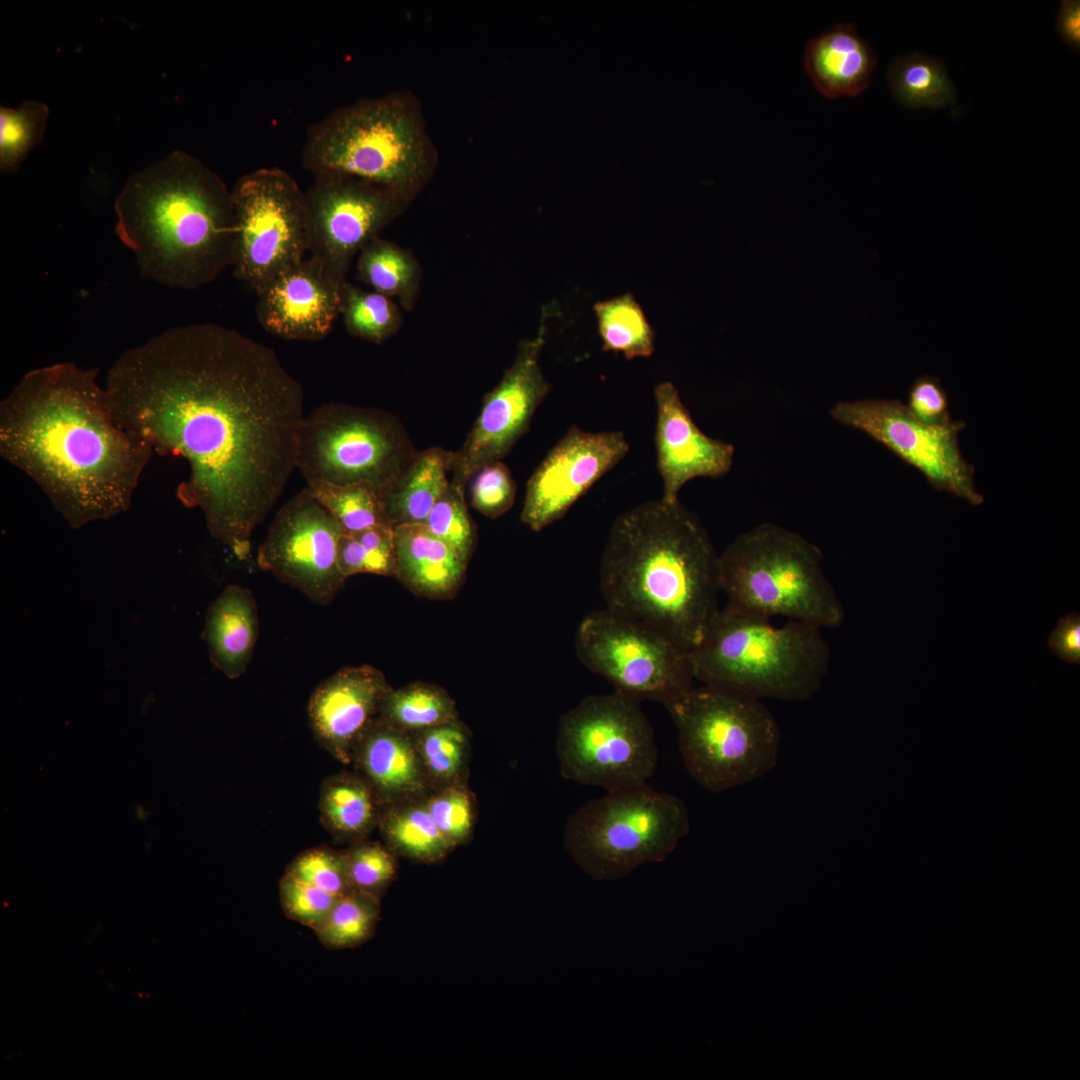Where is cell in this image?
Instances as JSON below:
<instances>
[{
    "label": "cell",
    "instance_id": "obj_1",
    "mask_svg": "<svg viewBox=\"0 0 1080 1080\" xmlns=\"http://www.w3.org/2000/svg\"><path fill=\"white\" fill-rule=\"evenodd\" d=\"M105 391L118 426L189 476L177 490L239 559L296 469L304 393L270 347L215 323L170 328L126 350Z\"/></svg>",
    "mask_w": 1080,
    "mask_h": 1080
},
{
    "label": "cell",
    "instance_id": "obj_2",
    "mask_svg": "<svg viewBox=\"0 0 1080 1080\" xmlns=\"http://www.w3.org/2000/svg\"><path fill=\"white\" fill-rule=\"evenodd\" d=\"M98 370L61 362L27 372L0 403V455L72 528L127 511L152 448L115 422Z\"/></svg>",
    "mask_w": 1080,
    "mask_h": 1080
},
{
    "label": "cell",
    "instance_id": "obj_3",
    "mask_svg": "<svg viewBox=\"0 0 1080 1080\" xmlns=\"http://www.w3.org/2000/svg\"><path fill=\"white\" fill-rule=\"evenodd\" d=\"M600 588L606 608L691 651L720 608L719 554L698 516L680 500H650L611 525Z\"/></svg>",
    "mask_w": 1080,
    "mask_h": 1080
},
{
    "label": "cell",
    "instance_id": "obj_4",
    "mask_svg": "<svg viewBox=\"0 0 1080 1080\" xmlns=\"http://www.w3.org/2000/svg\"><path fill=\"white\" fill-rule=\"evenodd\" d=\"M114 209L115 232L147 280L192 290L232 266L231 189L183 150L131 175Z\"/></svg>",
    "mask_w": 1080,
    "mask_h": 1080
},
{
    "label": "cell",
    "instance_id": "obj_5",
    "mask_svg": "<svg viewBox=\"0 0 1080 1080\" xmlns=\"http://www.w3.org/2000/svg\"><path fill=\"white\" fill-rule=\"evenodd\" d=\"M695 680L758 700L804 701L821 688L830 649L821 629L770 618L726 604L690 651Z\"/></svg>",
    "mask_w": 1080,
    "mask_h": 1080
},
{
    "label": "cell",
    "instance_id": "obj_6",
    "mask_svg": "<svg viewBox=\"0 0 1080 1080\" xmlns=\"http://www.w3.org/2000/svg\"><path fill=\"white\" fill-rule=\"evenodd\" d=\"M302 165L385 186L413 200L431 177L436 152L412 94L393 91L341 106L311 124Z\"/></svg>",
    "mask_w": 1080,
    "mask_h": 1080
},
{
    "label": "cell",
    "instance_id": "obj_7",
    "mask_svg": "<svg viewBox=\"0 0 1080 1080\" xmlns=\"http://www.w3.org/2000/svg\"><path fill=\"white\" fill-rule=\"evenodd\" d=\"M822 560L820 549L800 534L761 523L719 554L721 592L727 604L747 613L782 616L821 630L836 628L844 620V608Z\"/></svg>",
    "mask_w": 1080,
    "mask_h": 1080
},
{
    "label": "cell",
    "instance_id": "obj_8",
    "mask_svg": "<svg viewBox=\"0 0 1080 1080\" xmlns=\"http://www.w3.org/2000/svg\"><path fill=\"white\" fill-rule=\"evenodd\" d=\"M665 707L689 775L709 792L753 782L775 767L780 730L761 700L702 685Z\"/></svg>",
    "mask_w": 1080,
    "mask_h": 1080
},
{
    "label": "cell",
    "instance_id": "obj_9",
    "mask_svg": "<svg viewBox=\"0 0 1080 1080\" xmlns=\"http://www.w3.org/2000/svg\"><path fill=\"white\" fill-rule=\"evenodd\" d=\"M690 828L685 803L647 783L607 792L567 819L566 849L595 880H616L664 861Z\"/></svg>",
    "mask_w": 1080,
    "mask_h": 1080
},
{
    "label": "cell",
    "instance_id": "obj_10",
    "mask_svg": "<svg viewBox=\"0 0 1080 1080\" xmlns=\"http://www.w3.org/2000/svg\"><path fill=\"white\" fill-rule=\"evenodd\" d=\"M417 453L393 415L330 402L304 416L296 469L306 482H367L383 495Z\"/></svg>",
    "mask_w": 1080,
    "mask_h": 1080
},
{
    "label": "cell",
    "instance_id": "obj_11",
    "mask_svg": "<svg viewBox=\"0 0 1080 1080\" xmlns=\"http://www.w3.org/2000/svg\"><path fill=\"white\" fill-rule=\"evenodd\" d=\"M557 755L566 779L607 792L647 783L658 761L641 702L617 691L587 696L561 717Z\"/></svg>",
    "mask_w": 1080,
    "mask_h": 1080
},
{
    "label": "cell",
    "instance_id": "obj_12",
    "mask_svg": "<svg viewBox=\"0 0 1080 1080\" xmlns=\"http://www.w3.org/2000/svg\"><path fill=\"white\" fill-rule=\"evenodd\" d=\"M234 276L256 295L303 259L307 247L305 191L279 167L241 176L231 188Z\"/></svg>",
    "mask_w": 1080,
    "mask_h": 1080
},
{
    "label": "cell",
    "instance_id": "obj_13",
    "mask_svg": "<svg viewBox=\"0 0 1080 1080\" xmlns=\"http://www.w3.org/2000/svg\"><path fill=\"white\" fill-rule=\"evenodd\" d=\"M579 660L614 691L664 706L693 686L690 651L666 634L608 608L586 615L575 634Z\"/></svg>",
    "mask_w": 1080,
    "mask_h": 1080
},
{
    "label": "cell",
    "instance_id": "obj_14",
    "mask_svg": "<svg viewBox=\"0 0 1080 1080\" xmlns=\"http://www.w3.org/2000/svg\"><path fill=\"white\" fill-rule=\"evenodd\" d=\"M307 247L340 285L356 255L411 202L398 192L338 173L313 174L305 191Z\"/></svg>",
    "mask_w": 1080,
    "mask_h": 1080
},
{
    "label": "cell",
    "instance_id": "obj_15",
    "mask_svg": "<svg viewBox=\"0 0 1080 1080\" xmlns=\"http://www.w3.org/2000/svg\"><path fill=\"white\" fill-rule=\"evenodd\" d=\"M830 415L885 446L917 469L932 488L973 506L983 503L974 483V467L965 460L959 446L964 421L931 426L918 420L899 400L886 399L839 402Z\"/></svg>",
    "mask_w": 1080,
    "mask_h": 1080
},
{
    "label": "cell",
    "instance_id": "obj_16",
    "mask_svg": "<svg viewBox=\"0 0 1080 1080\" xmlns=\"http://www.w3.org/2000/svg\"><path fill=\"white\" fill-rule=\"evenodd\" d=\"M343 532L308 488L290 498L274 517L257 564L318 604L330 603L345 582L337 563Z\"/></svg>",
    "mask_w": 1080,
    "mask_h": 1080
},
{
    "label": "cell",
    "instance_id": "obj_17",
    "mask_svg": "<svg viewBox=\"0 0 1080 1080\" xmlns=\"http://www.w3.org/2000/svg\"><path fill=\"white\" fill-rule=\"evenodd\" d=\"M546 324L536 336L519 343L512 365L486 394L482 409L465 442L450 454L451 485L465 492L468 481L486 464L500 461L529 428L532 417L550 392L540 367Z\"/></svg>",
    "mask_w": 1080,
    "mask_h": 1080
},
{
    "label": "cell",
    "instance_id": "obj_18",
    "mask_svg": "<svg viewBox=\"0 0 1080 1080\" xmlns=\"http://www.w3.org/2000/svg\"><path fill=\"white\" fill-rule=\"evenodd\" d=\"M629 449L621 431L594 433L571 426L529 478L521 521L540 531L562 518Z\"/></svg>",
    "mask_w": 1080,
    "mask_h": 1080
},
{
    "label": "cell",
    "instance_id": "obj_19",
    "mask_svg": "<svg viewBox=\"0 0 1080 1080\" xmlns=\"http://www.w3.org/2000/svg\"><path fill=\"white\" fill-rule=\"evenodd\" d=\"M341 287L320 262L304 258L257 294V319L276 337L320 341L340 315Z\"/></svg>",
    "mask_w": 1080,
    "mask_h": 1080
},
{
    "label": "cell",
    "instance_id": "obj_20",
    "mask_svg": "<svg viewBox=\"0 0 1080 1080\" xmlns=\"http://www.w3.org/2000/svg\"><path fill=\"white\" fill-rule=\"evenodd\" d=\"M390 689L383 672L368 664L344 667L326 678L308 702L317 742L339 762L351 763L357 743L378 717Z\"/></svg>",
    "mask_w": 1080,
    "mask_h": 1080
},
{
    "label": "cell",
    "instance_id": "obj_21",
    "mask_svg": "<svg viewBox=\"0 0 1080 1080\" xmlns=\"http://www.w3.org/2000/svg\"><path fill=\"white\" fill-rule=\"evenodd\" d=\"M657 420L655 449L662 480L661 498L679 501L682 487L697 477H721L733 464L734 446L709 437L693 421L678 390L662 382L654 390Z\"/></svg>",
    "mask_w": 1080,
    "mask_h": 1080
},
{
    "label": "cell",
    "instance_id": "obj_22",
    "mask_svg": "<svg viewBox=\"0 0 1080 1080\" xmlns=\"http://www.w3.org/2000/svg\"><path fill=\"white\" fill-rule=\"evenodd\" d=\"M351 763L383 806L411 799L425 787V769L412 734L379 717L357 743Z\"/></svg>",
    "mask_w": 1080,
    "mask_h": 1080
},
{
    "label": "cell",
    "instance_id": "obj_23",
    "mask_svg": "<svg viewBox=\"0 0 1080 1080\" xmlns=\"http://www.w3.org/2000/svg\"><path fill=\"white\" fill-rule=\"evenodd\" d=\"M804 65L826 98L855 97L869 87L877 57L854 24L837 23L808 42Z\"/></svg>",
    "mask_w": 1080,
    "mask_h": 1080
},
{
    "label": "cell",
    "instance_id": "obj_24",
    "mask_svg": "<svg viewBox=\"0 0 1080 1080\" xmlns=\"http://www.w3.org/2000/svg\"><path fill=\"white\" fill-rule=\"evenodd\" d=\"M395 577L411 592L431 599L452 597L463 583L467 565L425 524L394 528Z\"/></svg>",
    "mask_w": 1080,
    "mask_h": 1080
},
{
    "label": "cell",
    "instance_id": "obj_25",
    "mask_svg": "<svg viewBox=\"0 0 1080 1080\" xmlns=\"http://www.w3.org/2000/svg\"><path fill=\"white\" fill-rule=\"evenodd\" d=\"M259 633L257 604L252 592L231 584L210 604L204 640L212 664L230 679L247 670Z\"/></svg>",
    "mask_w": 1080,
    "mask_h": 1080
},
{
    "label": "cell",
    "instance_id": "obj_26",
    "mask_svg": "<svg viewBox=\"0 0 1080 1080\" xmlns=\"http://www.w3.org/2000/svg\"><path fill=\"white\" fill-rule=\"evenodd\" d=\"M451 451L431 447L418 452L383 494L389 524L425 523L433 506L448 488Z\"/></svg>",
    "mask_w": 1080,
    "mask_h": 1080
},
{
    "label": "cell",
    "instance_id": "obj_27",
    "mask_svg": "<svg viewBox=\"0 0 1080 1080\" xmlns=\"http://www.w3.org/2000/svg\"><path fill=\"white\" fill-rule=\"evenodd\" d=\"M320 820L333 838L364 840L379 825L383 805L359 773L342 772L325 778L319 792Z\"/></svg>",
    "mask_w": 1080,
    "mask_h": 1080
},
{
    "label": "cell",
    "instance_id": "obj_28",
    "mask_svg": "<svg viewBox=\"0 0 1080 1080\" xmlns=\"http://www.w3.org/2000/svg\"><path fill=\"white\" fill-rule=\"evenodd\" d=\"M356 270L358 278L372 290L397 299L407 310L413 308L421 270L408 250L376 237L358 254Z\"/></svg>",
    "mask_w": 1080,
    "mask_h": 1080
},
{
    "label": "cell",
    "instance_id": "obj_29",
    "mask_svg": "<svg viewBox=\"0 0 1080 1080\" xmlns=\"http://www.w3.org/2000/svg\"><path fill=\"white\" fill-rule=\"evenodd\" d=\"M379 826L388 847L420 861L441 859L451 848L425 802L413 798L383 806Z\"/></svg>",
    "mask_w": 1080,
    "mask_h": 1080
},
{
    "label": "cell",
    "instance_id": "obj_30",
    "mask_svg": "<svg viewBox=\"0 0 1080 1080\" xmlns=\"http://www.w3.org/2000/svg\"><path fill=\"white\" fill-rule=\"evenodd\" d=\"M887 81L892 96L907 109H939L952 105L956 93L941 59L912 53L896 57Z\"/></svg>",
    "mask_w": 1080,
    "mask_h": 1080
},
{
    "label": "cell",
    "instance_id": "obj_31",
    "mask_svg": "<svg viewBox=\"0 0 1080 1080\" xmlns=\"http://www.w3.org/2000/svg\"><path fill=\"white\" fill-rule=\"evenodd\" d=\"M378 717L387 724L414 733L458 720L456 704L441 687L414 682L385 695Z\"/></svg>",
    "mask_w": 1080,
    "mask_h": 1080
},
{
    "label": "cell",
    "instance_id": "obj_32",
    "mask_svg": "<svg viewBox=\"0 0 1080 1080\" xmlns=\"http://www.w3.org/2000/svg\"><path fill=\"white\" fill-rule=\"evenodd\" d=\"M593 309L604 351L622 353L629 360L653 353L654 330L632 294L597 302Z\"/></svg>",
    "mask_w": 1080,
    "mask_h": 1080
},
{
    "label": "cell",
    "instance_id": "obj_33",
    "mask_svg": "<svg viewBox=\"0 0 1080 1080\" xmlns=\"http://www.w3.org/2000/svg\"><path fill=\"white\" fill-rule=\"evenodd\" d=\"M307 488L333 515L344 534L389 524L382 493L367 482L338 485L311 481Z\"/></svg>",
    "mask_w": 1080,
    "mask_h": 1080
},
{
    "label": "cell",
    "instance_id": "obj_34",
    "mask_svg": "<svg viewBox=\"0 0 1080 1080\" xmlns=\"http://www.w3.org/2000/svg\"><path fill=\"white\" fill-rule=\"evenodd\" d=\"M340 315L348 333L381 344L401 327V312L392 298L350 282L341 287Z\"/></svg>",
    "mask_w": 1080,
    "mask_h": 1080
},
{
    "label": "cell",
    "instance_id": "obj_35",
    "mask_svg": "<svg viewBox=\"0 0 1080 1080\" xmlns=\"http://www.w3.org/2000/svg\"><path fill=\"white\" fill-rule=\"evenodd\" d=\"M380 898L352 889L338 897L323 924L315 931L327 949L353 948L373 935L380 915Z\"/></svg>",
    "mask_w": 1080,
    "mask_h": 1080
},
{
    "label": "cell",
    "instance_id": "obj_36",
    "mask_svg": "<svg viewBox=\"0 0 1080 1080\" xmlns=\"http://www.w3.org/2000/svg\"><path fill=\"white\" fill-rule=\"evenodd\" d=\"M49 107L43 102L28 100L18 108L0 109V171L15 173L30 151L42 140Z\"/></svg>",
    "mask_w": 1080,
    "mask_h": 1080
},
{
    "label": "cell",
    "instance_id": "obj_37",
    "mask_svg": "<svg viewBox=\"0 0 1080 1080\" xmlns=\"http://www.w3.org/2000/svg\"><path fill=\"white\" fill-rule=\"evenodd\" d=\"M411 734L425 772L441 781L457 777L468 746L466 729L458 720Z\"/></svg>",
    "mask_w": 1080,
    "mask_h": 1080
},
{
    "label": "cell",
    "instance_id": "obj_38",
    "mask_svg": "<svg viewBox=\"0 0 1080 1080\" xmlns=\"http://www.w3.org/2000/svg\"><path fill=\"white\" fill-rule=\"evenodd\" d=\"M425 526L447 543L468 565L475 545L476 531L464 498V492L451 483L429 513Z\"/></svg>",
    "mask_w": 1080,
    "mask_h": 1080
},
{
    "label": "cell",
    "instance_id": "obj_39",
    "mask_svg": "<svg viewBox=\"0 0 1080 1080\" xmlns=\"http://www.w3.org/2000/svg\"><path fill=\"white\" fill-rule=\"evenodd\" d=\"M344 852L352 888L380 898L396 875L391 849L375 841L361 840Z\"/></svg>",
    "mask_w": 1080,
    "mask_h": 1080
},
{
    "label": "cell",
    "instance_id": "obj_40",
    "mask_svg": "<svg viewBox=\"0 0 1080 1080\" xmlns=\"http://www.w3.org/2000/svg\"><path fill=\"white\" fill-rule=\"evenodd\" d=\"M285 872L338 897L353 889L345 852L326 846L301 852L289 863Z\"/></svg>",
    "mask_w": 1080,
    "mask_h": 1080
},
{
    "label": "cell",
    "instance_id": "obj_41",
    "mask_svg": "<svg viewBox=\"0 0 1080 1080\" xmlns=\"http://www.w3.org/2000/svg\"><path fill=\"white\" fill-rule=\"evenodd\" d=\"M279 898L288 918L315 932L326 920L338 896L285 872L279 882Z\"/></svg>",
    "mask_w": 1080,
    "mask_h": 1080
},
{
    "label": "cell",
    "instance_id": "obj_42",
    "mask_svg": "<svg viewBox=\"0 0 1080 1080\" xmlns=\"http://www.w3.org/2000/svg\"><path fill=\"white\" fill-rule=\"evenodd\" d=\"M473 477L471 505L477 511L494 519L513 506L516 483L504 463L495 461L486 464Z\"/></svg>",
    "mask_w": 1080,
    "mask_h": 1080
},
{
    "label": "cell",
    "instance_id": "obj_43",
    "mask_svg": "<svg viewBox=\"0 0 1080 1080\" xmlns=\"http://www.w3.org/2000/svg\"><path fill=\"white\" fill-rule=\"evenodd\" d=\"M427 808L452 847L463 842L473 826L470 794L459 785H451L426 801Z\"/></svg>",
    "mask_w": 1080,
    "mask_h": 1080
},
{
    "label": "cell",
    "instance_id": "obj_44",
    "mask_svg": "<svg viewBox=\"0 0 1080 1080\" xmlns=\"http://www.w3.org/2000/svg\"><path fill=\"white\" fill-rule=\"evenodd\" d=\"M906 406L918 420L931 426H944L953 420L947 392L933 376L922 375L913 382Z\"/></svg>",
    "mask_w": 1080,
    "mask_h": 1080
},
{
    "label": "cell",
    "instance_id": "obj_45",
    "mask_svg": "<svg viewBox=\"0 0 1080 1080\" xmlns=\"http://www.w3.org/2000/svg\"><path fill=\"white\" fill-rule=\"evenodd\" d=\"M353 535L365 549L368 573L395 576V536L390 524L377 525Z\"/></svg>",
    "mask_w": 1080,
    "mask_h": 1080
},
{
    "label": "cell",
    "instance_id": "obj_46",
    "mask_svg": "<svg viewBox=\"0 0 1080 1080\" xmlns=\"http://www.w3.org/2000/svg\"><path fill=\"white\" fill-rule=\"evenodd\" d=\"M1048 646L1051 652L1066 663H1080V613L1071 612L1059 618Z\"/></svg>",
    "mask_w": 1080,
    "mask_h": 1080
},
{
    "label": "cell",
    "instance_id": "obj_47",
    "mask_svg": "<svg viewBox=\"0 0 1080 1080\" xmlns=\"http://www.w3.org/2000/svg\"><path fill=\"white\" fill-rule=\"evenodd\" d=\"M337 563L345 578L368 573L365 549L353 534H342L337 547Z\"/></svg>",
    "mask_w": 1080,
    "mask_h": 1080
},
{
    "label": "cell",
    "instance_id": "obj_48",
    "mask_svg": "<svg viewBox=\"0 0 1080 1080\" xmlns=\"http://www.w3.org/2000/svg\"><path fill=\"white\" fill-rule=\"evenodd\" d=\"M1055 27L1062 42L1078 53L1080 51V1H1061Z\"/></svg>",
    "mask_w": 1080,
    "mask_h": 1080
}]
</instances>
